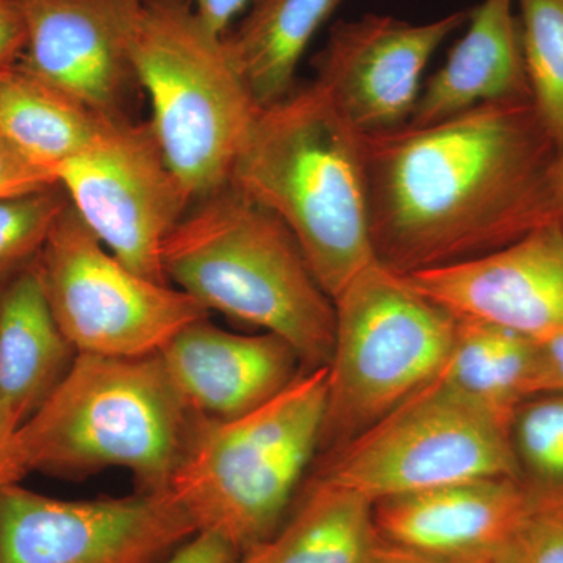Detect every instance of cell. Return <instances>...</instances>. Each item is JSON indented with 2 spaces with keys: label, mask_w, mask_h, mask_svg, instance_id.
Instances as JSON below:
<instances>
[{
  "label": "cell",
  "mask_w": 563,
  "mask_h": 563,
  "mask_svg": "<svg viewBox=\"0 0 563 563\" xmlns=\"http://www.w3.org/2000/svg\"><path fill=\"white\" fill-rule=\"evenodd\" d=\"M377 261L399 274L468 261L558 221L561 147L531 99L363 136Z\"/></svg>",
  "instance_id": "cell-1"
},
{
  "label": "cell",
  "mask_w": 563,
  "mask_h": 563,
  "mask_svg": "<svg viewBox=\"0 0 563 563\" xmlns=\"http://www.w3.org/2000/svg\"><path fill=\"white\" fill-rule=\"evenodd\" d=\"M229 185L287 225L332 301L377 261L363 135L317 81L261 107Z\"/></svg>",
  "instance_id": "cell-2"
},
{
  "label": "cell",
  "mask_w": 563,
  "mask_h": 563,
  "mask_svg": "<svg viewBox=\"0 0 563 563\" xmlns=\"http://www.w3.org/2000/svg\"><path fill=\"white\" fill-rule=\"evenodd\" d=\"M163 272L209 312L285 340L303 368L328 365L335 306L295 235L231 185L192 203L163 246Z\"/></svg>",
  "instance_id": "cell-3"
},
{
  "label": "cell",
  "mask_w": 563,
  "mask_h": 563,
  "mask_svg": "<svg viewBox=\"0 0 563 563\" xmlns=\"http://www.w3.org/2000/svg\"><path fill=\"white\" fill-rule=\"evenodd\" d=\"M328 365L303 369L279 395L231 418L192 415L168 492L198 532L236 554L268 540L288 507L324 432Z\"/></svg>",
  "instance_id": "cell-4"
},
{
  "label": "cell",
  "mask_w": 563,
  "mask_h": 563,
  "mask_svg": "<svg viewBox=\"0 0 563 563\" xmlns=\"http://www.w3.org/2000/svg\"><path fill=\"white\" fill-rule=\"evenodd\" d=\"M192 413L161 361L79 354L49 399L20 428L29 473L132 474L139 492H166Z\"/></svg>",
  "instance_id": "cell-5"
},
{
  "label": "cell",
  "mask_w": 563,
  "mask_h": 563,
  "mask_svg": "<svg viewBox=\"0 0 563 563\" xmlns=\"http://www.w3.org/2000/svg\"><path fill=\"white\" fill-rule=\"evenodd\" d=\"M132 63L155 139L192 203L228 187L261 107L224 36L203 24L191 0H146Z\"/></svg>",
  "instance_id": "cell-6"
},
{
  "label": "cell",
  "mask_w": 563,
  "mask_h": 563,
  "mask_svg": "<svg viewBox=\"0 0 563 563\" xmlns=\"http://www.w3.org/2000/svg\"><path fill=\"white\" fill-rule=\"evenodd\" d=\"M325 435L340 444L431 384L454 346L457 317L376 261L333 299Z\"/></svg>",
  "instance_id": "cell-7"
},
{
  "label": "cell",
  "mask_w": 563,
  "mask_h": 563,
  "mask_svg": "<svg viewBox=\"0 0 563 563\" xmlns=\"http://www.w3.org/2000/svg\"><path fill=\"white\" fill-rule=\"evenodd\" d=\"M320 476L373 504L483 477L518 479L509 428L439 377L340 444Z\"/></svg>",
  "instance_id": "cell-8"
},
{
  "label": "cell",
  "mask_w": 563,
  "mask_h": 563,
  "mask_svg": "<svg viewBox=\"0 0 563 563\" xmlns=\"http://www.w3.org/2000/svg\"><path fill=\"white\" fill-rule=\"evenodd\" d=\"M55 320L79 354L146 357L210 312L168 282L124 265L77 217L63 211L38 257Z\"/></svg>",
  "instance_id": "cell-9"
},
{
  "label": "cell",
  "mask_w": 563,
  "mask_h": 563,
  "mask_svg": "<svg viewBox=\"0 0 563 563\" xmlns=\"http://www.w3.org/2000/svg\"><path fill=\"white\" fill-rule=\"evenodd\" d=\"M55 174L77 217L114 257L141 276L168 282L163 246L192 201L150 121L103 117L91 143Z\"/></svg>",
  "instance_id": "cell-10"
},
{
  "label": "cell",
  "mask_w": 563,
  "mask_h": 563,
  "mask_svg": "<svg viewBox=\"0 0 563 563\" xmlns=\"http://www.w3.org/2000/svg\"><path fill=\"white\" fill-rule=\"evenodd\" d=\"M196 533L168 492L68 501L0 488V563H162Z\"/></svg>",
  "instance_id": "cell-11"
},
{
  "label": "cell",
  "mask_w": 563,
  "mask_h": 563,
  "mask_svg": "<svg viewBox=\"0 0 563 563\" xmlns=\"http://www.w3.org/2000/svg\"><path fill=\"white\" fill-rule=\"evenodd\" d=\"M468 18L461 10L421 24L388 14L336 22L314 58V81L361 135L396 131L412 118L433 54Z\"/></svg>",
  "instance_id": "cell-12"
},
{
  "label": "cell",
  "mask_w": 563,
  "mask_h": 563,
  "mask_svg": "<svg viewBox=\"0 0 563 563\" xmlns=\"http://www.w3.org/2000/svg\"><path fill=\"white\" fill-rule=\"evenodd\" d=\"M146 0H16L27 43L18 68L101 117L136 85L132 47Z\"/></svg>",
  "instance_id": "cell-13"
},
{
  "label": "cell",
  "mask_w": 563,
  "mask_h": 563,
  "mask_svg": "<svg viewBox=\"0 0 563 563\" xmlns=\"http://www.w3.org/2000/svg\"><path fill=\"white\" fill-rule=\"evenodd\" d=\"M457 318L542 342L563 335V225L548 222L468 261L402 274Z\"/></svg>",
  "instance_id": "cell-14"
},
{
  "label": "cell",
  "mask_w": 563,
  "mask_h": 563,
  "mask_svg": "<svg viewBox=\"0 0 563 563\" xmlns=\"http://www.w3.org/2000/svg\"><path fill=\"white\" fill-rule=\"evenodd\" d=\"M536 507L515 477H483L374 504L385 543L443 558L493 561L517 547Z\"/></svg>",
  "instance_id": "cell-15"
},
{
  "label": "cell",
  "mask_w": 563,
  "mask_h": 563,
  "mask_svg": "<svg viewBox=\"0 0 563 563\" xmlns=\"http://www.w3.org/2000/svg\"><path fill=\"white\" fill-rule=\"evenodd\" d=\"M158 355L187 409L213 420L257 409L307 369L280 336L229 332L209 317L181 329Z\"/></svg>",
  "instance_id": "cell-16"
},
{
  "label": "cell",
  "mask_w": 563,
  "mask_h": 563,
  "mask_svg": "<svg viewBox=\"0 0 563 563\" xmlns=\"http://www.w3.org/2000/svg\"><path fill=\"white\" fill-rule=\"evenodd\" d=\"M531 99L514 0H483L442 68L422 87L409 124L428 125L483 103Z\"/></svg>",
  "instance_id": "cell-17"
},
{
  "label": "cell",
  "mask_w": 563,
  "mask_h": 563,
  "mask_svg": "<svg viewBox=\"0 0 563 563\" xmlns=\"http://www.w3.org/2000/svg\"><path fill=\"white\" fill-rule=\"evenodd\" d=\"M77 355L55 320L36 261L0 290V407L24 424Z\"/></svg>",
  "instance_id": "cell-18"
},
{
  "label": "cell",
  "mask_w": 563,
  "mask_h": 563,
  "mask_svg": "<svg viewBox=\"0 0 563 563\" xmlns=\"http://www.w3.org/2000/svg\"><path fill=\"white\" fill-rule=\"evenodd\" d=\"M379 543L374 504L320 476L295 514L236 563H369Z\"/></svg>",
  "instance_id": "cell-19"
},
{
  "label": "cell",
  "mask_w": 563,
  "mask_h": 563,
  "mask_svg": "<svg viewBox=\"0 0 563 563\" xmlns=\"http://www.w3.org/2000/svg\"><path fill=\"white\" fill-rule=\"evenodd\" d=\"M343 0H252L225 44L258 107L295 90L296 70L310 41Z\"/></svg>",
  "instance_id": "cell-20"
},
{
  "label": "cell",
  "mask_w": 563,
  "mask_h": 563,
  "mask_svg": "<svg viewBox=\"0 0 563 563\" xmlns=\"http://www.w3.org/2000/svg\"><path fill=\"white\" fill-rule=\"evenodd\" d=\"M102 118L20 68L0 80V135L47 172L57 173L63 163L84 151Z\"/></svg>",
  "instance_id": "cell-21"
},
{
  "label": "cell",
  "mask_w": 563,
  "mask_h": 563,
  "mask_svg": "<svg viewBox=\"0 0 563 563\" xmlns=\"http://www.w3.org/2000/svg\"><path fill=\"white\" fill-rule=\"evenodd\" d=\"M537 342L498 325L457 318L453 350L439 379L488 410L510 431L515 410L531 398Z\"/></svg>",
  "instance_id": "cell-22"
},
{
  "label": "cell",
  "mask_w": 563,
  "mask_h": 563,
  "mask_svg": "<svg viewBox=\"0 0 563 563\" xmlns=\"http://www.w3.org/2000/svg\"><path fill=\"white\" fill-rule=\"evenodd\" d=\"M509 433L518 481L536 510L563 507V393L525 399Z\"/></svg>",
  "instance_id": "cell-23"
},
{
  "label": "cell",
  "mask_w": 563,
  "mask_h": 563,
  "mask_svg": "<svg viewBox=\"0 0 563 563\" xmlns=\"http://www.w3.org/2000/svg\"><path fill=\"white\" fill-rule=\"evenodd\" d=\"M533 109L563 147V0H517Z\"/></svg>",
  "instance_id": "cell-24"
},
{
  "label": "cell",
  "mask_w": 563,
  "mask_h": 563,
  "mask_svg": "<svg viewBox=\"0 0 563 563\" xmlns=\"http://www.w3.org/2000/svg\"><path fill=\"white\" fill-rule=\"evenodd\" d=\"M60 185L0 199V290L38 261L44 244L68 209Z\"/></svg>",
  "instance_id": "cell-25"
},
{
  "label": "cell",
  "mask_w": 563,
  "mask_h": 563,
  "mask_svg": "<svg viewBox=\"0 0 563 563\" xmlns=\"http://www.w3.org/2000/svg\"><path fill=\"white\" fill-rule=\"evenodd\" d=\"M515 553L518 563H563V507L536 510Z\"/></svg>",
  "instance_id": "cell-26"
},
{
  "label": "cell",
  "mask_w": 563,
  "mask_h": 563,
  "mask_svg": "<svg viewBox=\"0 0 563 563\" xmlns=\"http://www.w3.org/2000/svg\"><path fill=\"white\" fill-rule=\"evenodd\" d=\"M57 185V177L29 162L0 135V199L14 198Z\"/></svg>",
  "instance_id": "cell-27"
},
{
  "label": "cell",
  "mask_w": 563,
  "mask_h": 563,
  "mask_svg": "<svg viewBox=\"0 0 563 563\" xmlns=\"http://www.w3.org/2000/svg\"><path fill=\"white\" fill-rule=\"evenodd\" d=\"M25 43L27 32L16 0H0V80L18 68Z\"/></svg>",
  "instance_id": "cell-28"
},
{
  "label": "cell",
  "mask_w": 563,
  "mask_h": 563,
  "mask_svg": "<svg viewBox=\"0 0 563 563\" xmlns=\"http://www.w3.org/2000/svg\"><path fill=\"white\" fill-rule=\"evenodd\" d=\"M531 393H563V335L537 342Z\"/></svg>",
  "instance_id": "cell-29"
},
{
  "label": "cell",
  "mask_w": 563,
  "mask_h": 563,
  "mask_svg": "<svg viewBox=\"0 0 563 563\" xmlns=\"http://www.w3.org/2000/svg\"><path fill=\"white\" fill-rule=\"evenodd\" d=\"M20 422L0 407V488L21 484L29 474L20 443Z\"/></svg>",
  "instance_id": "cell-30"
},
{
  "label": "cell",
  "mask_w": 563,
  "mask_h": 563,
  "mask_svg": "<svg viewBox=\"0 0 563 563\" xmlns=\"http://www.w3.org/2000/svg\"><path fill=\"white\" fill-rule=\"evenodd\" d=\"M239 554L221 537L198 532L162 563H236Z\"/></svg>",
  "instance_id": "cell-31"
},
{
  "label": "cell",
  "mask_w": 563,
  "mask_h": 563,
  "mask_svg": "<svg viewBox=\"0 0 563 563\" xmlns=\"http://www.w3.org/2000/svg\"><path fill=\"white\" fill-rule=\"evenodd\" d=\"M192 9L203 24L217 35H228L229 25L252 0H191Z\"/></svg>",
  "instance_id": "cell-32"
},
{
  "label": "cell",
  "mask_w": 563,
  "mask_h": 563,
  "mask_svg": "<svg viewBox=\"0 0 563 563\" xmlns=\"http://www.w3.org/2000/svg\"><path fill=\"white\" fill-rule=\"evenodd\" d=\"M503 558V555H501ZM499 559V558H498ZM496 561V559H493ZM493 561H470V559L443 558V555L418 553L380 540L369 563H492Z\"/></svg>",
  "instance_id": "cell-33"
},
{
  "label": "cell",
  "mask_w": 563,
  "mask_h": 563,
  "mask_svg": "<svg viewBox=\"0 0 563 563\" xmlns=\"http://www.w3.org/2000/svg\"><path fill=\"white\" fill-rule=\"evenodd\" d=\"M555 211H558V221L563 225V147L559 157L558 177H555Z\"/></svg>",
  "instance_id": "cell-34"
},
{
  "label": "cell",
  "mask_w": 563,
  "mask_h": 563,
  "mask_svg": "<svg viewBox=\"0 0 563 563\" xmlns=\"http://www.w3.org/2000/svg\"><path fill=\"white\" fill-rule=\"evenodd\" d=\"M515 548L512 551H510V553L504 554L503 558L496 559V561H493L492 563H518L517 553H515Z\"/></svg>",
  "instance_id": "cell-35"
}]
</instances>
